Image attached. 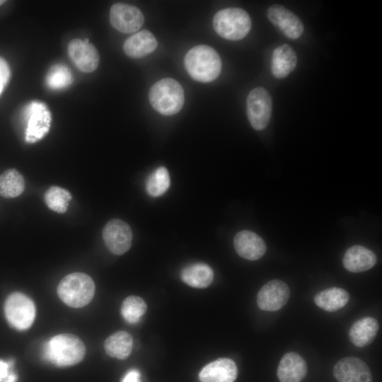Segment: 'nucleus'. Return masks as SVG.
Returning a JSON list of instances; mask_svg holds the SVG:
<instances>
[{"label":"nucleus","mask_w":382,"mask_h":382,"mask_svg":"<svg viewBox=\"0 0 382 382\" xmlns=\"http://www.w3.org/2000/svg\"><path fill=\"white\" fill-rule=\"evenodd\" d=\"M185 66L195 81L207 83L215 80L221 70V60L212 47L199 45L191 48L185 57Z\"/></svg>","instance_id":"2"},{"label":"nucleus","mask_w":382,"mask_h":382,"mask_svg":"<svg viewBox=\"0 0 382 382\" xmlns=\"http://www.w3.org/2000/svg\"><path fill=\"white\" fill-rule=\"evenodd\" d=\"M95 284L92 278L82 272L65 276L59 282L57 294L61 300L72 308L87 305L93 298Z\"/></svg>","instance_id":"4"},{"label":"nucleus","mask_w":382,"mask_h":382,"mask_svg":"<svg viewBox=\"0 0 382 382\" xmlns=\"http://www.w3.org/2000/svg\"><path fill=\"white\" fill-rule=\"evenodd\" d=\"M122 382H140V373L137 369H132L125 374Z\"/></svg>","instance_id":"32"},{"label":"nucleus","mask_w":382,"mask_h":382,"mask_svg":"<svg viewBox=\"0 0 382 382\" xmlns=\"http://www.w3.org/2000/svg\"><path fill=\"white\" fill-rule=\"evenodd\" d=\"M132 337L125 331H119L108 337L104 343L105 352L110 357L125 359L132 349Z\"/></svg>","instance_id":"24"},{"label":"nucleus","mask_w":382,"mask_h":382,"mask_svg":"<svg viewBox=\"0 0 382 382\" xmlns=\"http://www.w3.org/2000/svg\"><path fill=\"white\" fill-rule=\"evenodd\" d=\"M4 3H5V1L0 0V6L2 5Z\"/></svg>","instance_id":"33"},{"label":"nucleus","mask_w":382,"mask_h":382,"mask_svg":"<svg viewBox=\"0 0 382 382\" xmlns=\"http://www.w3.org/2000/svg\"><path fill=\"white\" fill-rule=\"evenodd\" d=\"M2 91H3L2 90H0V94L1 93Z\"/></svg>","instance_id":"34"},{"label":"nucleus","mask_w":382,"mask_h":382,"mask_svg":"<svg viewBox=\"0 0 382 382\" xmlns=\"http://www.w3.org/2000/svg\"><path fill=\"white\" fill-rule=\"evenodd\" d=\"M10 78V69L7 62L0 57V89L4 90Z\"/></svg>","instance_id":"31"},{"label":"nucleus","mask_w":382,"mask_h":382,"mask_svg":"<svg viewBox=\"0 0 382 382\" xmlns=\"http://www.w3.org/2000/svg\"><path fill=\"white\" fill-rule=\"evenodd\" d=\"M376 262V254L361 245H354L348 248L342 260L345 269L354 273L364 272L372 268Z\"/></svg>","instance_id":"18"},{"label":"nucleus","mask_w":382,"mask_h":382,"mask_svg":"<svg viewBox=\"0 0 382 382\" xmlns=\"http://www.w3.org/2000/svg\"><path fill=\"white\" fill-rule=\"evenodd\" d=\"M247 115L255 130H262L268 125L272 110V100L269 92L263 87L250 91L247 97Z\"/></svg>","instance_id":"8"},{"label":"nucleus","mask_w":382,"mask_h":382,"mask_svg":"<svg viewBox=\"0 0 382 382\" xmlns=\"http://www.w3.org/2000/svg\"><path fill=\"white\" fill-rule=\"evenodd\" d=\"M237 375L235 362L228 358H220L205 366L199 378L201 382H234Z\"/></svg>","instance_id":"16"},{"label":"nucleus","mask_w":382,"mask_h":382,"mask_svg":"<svg viewBox=\"0 0 382 382\" xmlns=\"http://www.w3.org/2000/svg\"><path fill=\"white\" fill-rule=\"evenodd\" d=\"M149 99L151 106L163 115L178 113L185 102L184 91L175 79L165 78L156 82L150 88Z\"/></svg>","instance_id":"3"},{"label":"nucleus","mask_w":382,"mask_h":382,"mask_svg":"<svg viewBox=\"0 0 382 382\" xmlns=\"http://www.w3.org/2000/svg\"><path fill=\"white\" fill-rule=\"evenodd\" d=\"M86 347L79 337L72 334H59L47 340L42 347L43 359L57 366L78 364L84 357Z\"/></svg>","instance_id":"1"},{"label":"nucleus","mask_w":382,"mask_h":382,"mask_svg":"<svg viewBox=\"0 0 382 382\" xmlns=\"http://www.w3.org/2000/svg\"><path fill=\"white\" fill-rule=\"evenodd\" d=\"M146 304L140 297L130 296L122 302L121 313L123 318L129 323H138L146 313Z\"/></svg>","instance_id":"28"},{"label":"nucleus","mask_w":382,"mask_h":382,"mask_svg":"<svg viewBox=\"0 0 382 382\" xmlns=\"http://www.w3.org/2000/svg\"><path fill=\"white\" fill-rule=\"evenodd\" d=\"M25 190L23 175L16 169L10 168L0 175V195L6 198L16 197Z\"/></svg>","instance_id":"25"},{"label":"nucleus","mask_w":382,"mask_h":382,"mask_svg":"<svg viewBox=\"0 0 382 382\" xmlns=\"http://www.w3.org/2000/svg\"><path fill=\"white\" fill-rule=\"evenodd\" d=\"M13 365V360H0V382H16L17 375L11 371Z\"/></svg>","instance_id":"30"},{"label":"nucleus","mask_w":382,"mask_h":382,"mask_svg":"<svg viewBox=\"0 0 382 382\" xmlns=\"http://www.w3.org/2000/svg\"><path fill=\"white\" fill-rule=\"evenodd\" d=\"M270 21L288 38L295 40L303 33L304 26L300 18L286 7L274 4L267 11Z\"/></svg>","instance_id":"12"},{"label":"nucleus","mask_w":382,"mask_h":382,"mask_svg":"<svg viewBox=\"0 0 382 382\" xmlns=\"http://www.w3.org/2000/svg\"><path fill=\"white\" fill-rule=\"evenodd\" d=\"M4 312L8 323L18 330L29 328L35 317L34 303L28 296L20 292L13 293L8 296Z\"/></svg>","instance_id":"6"},{"label":"nucleus","mask_w":382,"mask_h":382,"mask_svg":"<svg viewBox=\"0 0 382 382\" xmlns=\"http://www.w3.org/2000/svg\"><path fill=\"white\" fill-rule=\"evenodd\" d=\"M102 234L105 245L115 255H122L131 247L133 236L131 227L121 219L110 220Z\"/></svg>","instance_id":"9"},{"label":"nucleus","mask_w":382,"mask_h":382,"mask_svg":"<svg viewBox=\"0 0 382 382\" xmlns=\"http://www.w3.org/2000/svg\"><path fill=\"white\" fill-rule=\"evenodd\" d=\"M25 139L28 143H35L42 139L49 132L51 125V113L47 105L39 101L30 102L25 108Z\"/></svg>","instance_id":"7"},{"label":"nucleus","mask_w":382,"mask_h":382,"mask_svg":"<svg viewBox=\"0 0 382 382\" xmlns=\"http://www.w3.org/2000/svg\"><path fill=\"white\" fill-rule=\"evenodd\" d=\"M68 53L71 61L81 71L88 73L95 71L99 64V54L88 40H72L68 45Z\"/></svg>","instance_id":"14"},{"label":"nucleus","mask_w":382,"mask_h":382,"mask_svg":"<svg viewBox=\"0 0 382 382\" xmlns=\"http://www.w3.org/2000/svg\"><path fill=\"white\" fill-rule=\"evenodd\" d=\"M333 375L338 382H372V375L367 364L354 357L338 361L334 366Z\"/></svg>","instance_id":"13"},{"label":"nucleus","mask_w":382,"mask_h":382,"mask_svg":"<svg viewBox=\"0 0 382 382\" xmlns=\"http://www.w3.org/2000/svg\"><path fill=\"white\" fill-rule=\"evenodd\" d=\"M170 176L165 167L156 169L148 177L146 183L147 193L152 197L163 195L170 187Z\"/></svg>","instance_id":"27"},{"label":"nucleus","mask_w":382,"mask_h":382,"mask_svg":"<svg viewBox=\"0 0 382 382\" xmlns=\"http://www.w3.org/2000/svg\"><path fill=\"white\" fill-rule=\"evenodd\" d=\"M378 330V323L374 318L365 317L352 324L349 337L355 346L364 347L373 342Z\"/></svg>","instance_id":"21"},{"label":"nucleus","mask_w":382,"mask_h":382,"mask_svg":"<svg viewBox=\"0 0 382 382\" xmlns=\"http://www.w3.org/2000/svg\"><path fill=\"white\" fill-rule=\"evenodd\" d=\"M233 245L238 255L249 260L261 258L267 250L266 244L260 236L246 230L236 233Z\"/></svg>","instance_id":"15"},{"label":"nucleus","mask_w":382,"mask_h":382,"mask_svg":"<svg viewBox=\"0 0 382 382\" xmlns=\"http://www.w3.org/2000/svg\"><path fill=\"white\" fill-rule=\"evenodd\" d=\"M313 300L317 306L332 312L344 307L349 300V295L342 288L331 287L317 293Z\"/></svg>","instance_id":"23"},{"label":"nucleus","mask_w":382,"mask_h":382,"mask_svg":"<svg viewBox=\"0 0 382 382\" xmlns=\"http://www.w3.org/2000/svg\"><path fill=\"white\" fill-rule=\"evenodd\" d=\"M182 280L194 288H206L214 278L212 269L204 263H194L184 267L180 273Z\"/></svg>","instance_id":"22"},{"label":"nucleus","mask_w":382,"mask_h":382,"mask_svg":"<svg viewBox=\"0 0 382 382\" xmlns=\"http://www.w3.org/2000/svg\"><path fill=\"white\" fill-rule=\"evenodd\" d=\"M307 373L304 359L296 352L286 353L281 359L277 371L280 382H301Z\"/></svg>","instance_id":"17"},{"label":"nucleus","mask_w":382,"mask_h":382,"mask_svg":"<svg viewBox=\"0 0 382 382\" xmlns=\"http://www.w3.org/2000/svg\"><path fill=\"white\" fill-rule=\"evenodd\" d=\"M248 13L239 8H227L219 11L213 18L215 31L223 38L239 40L244 38L251 28Z\"/></svg>","instance_id":"5"},{"label":"nucleus","mask_w":382,"mask_h":382,"mask_svg":"<svg viewBox=\"0 0 382 382\" xmlns=\"http://www.w3.org/2000/svg\"><path fill=\"white\" fill-rule=\"evenodd\" d=\"M289 296L287 284L283 281L273 279L260 289L257 296V303L262 311H276L287 303Z\"/></svg>","instance_id":"11"},{"label":"nucleus","mask_w":382,"mask_h":382,"mask_svg":"<svg viewBox=\"0 0 382 382\" xmlns=\"http://www.w3.org/2000/svg\"><path fill=\"white\" fill-rule=\"evenodd\" d=\"M72 82L70 70L63 64L52 66L46 76L47 86L54 90L62 89L69 86Z\"/></svg>","instance_id":"29"},{"label":"nucleus","mask_w":382,"mask_h":382,"mask_svg":"<svg viewBox=\"0 0 382 382\" xmlns=\"http://www.w3.org/2000/svg\"><path fill=\"white\" fill-rule=\"evenodd\" d=\"M71 198L67 190L58 186L50 187L44 195V200L48 208L60 214L67 210Z\"/></svg>","instance_id":"26"},{"label":"nucleus","mask_w":382,"mask_h":382,"mask_svg":"<svg viewBox=\"0 0 382 382\" xmlns=\"http://www.w3.org/2000/svg\"><path fill=\"white\" fill-rule=\"evenodd\" d=\"M297 55L290 45L284 44L276 47L272 55L271 71L277 79L286 77L296 67Z\"/></svg>","instance_id":"19"},{"label":"nucleus","mask_w":382,"mask_h":382,"mask_svg":"<svg viewBox=\"0 0 382 382\" xmlns=\"http://www.w3.org/2000/svg\"><path fill=\"white\" fill-rule=\"evenodd\" d=\"M110 21L113 28L123 33L138 30L144 22L141 11L136 6L124 4H114L110 11Z\"/></svg>","instance_id":"10"},{"label":"nucleus","mask_w":382,"mask_h":382,"mask_svg":"<svg viewBox=\"0 0 382 382\" xmlns=\"http://www.w3.org/2000/svg\"><path fill=\"white\" fill-rule=\"evenodd\" d=\"M157 45V40L153 33L144 30L127 39L123 50L132 58H141L153 52Z\"/></svg>","instance_id":"20"}]
</instances>
